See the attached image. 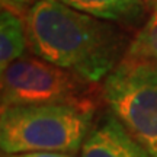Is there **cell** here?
<instances>
[{
    "mask_svg": "<svg viewBox=\"0 0 157 157\" xmlns=\"http://www.w3.org/2000/svg\"><path fill=\"white\" fill-rule=\"evenodd\" d=\"M102 98L135 140L157 157V66L124 57L108 74Z\"/></svg>",
    "mask_w": 157,
    "mask_h": 157,
    "instance_id": "obj_4",
    "label": "cell"
},
{
    "mask_svg": "<svg viewBox=\"0 0 157 157\" xmlns=\"http://www.w3.org/2000/svg\"><path fill=\"white\" fill-rule=\"evenodd\" d=\"M32 5L34 3H31V0H2V7H7L22 16H25V13Z\"/></svg>",
    "mask_w": 157,
    "mask_h": 157,
    "instance_id": "obj_9",
    "label": "cell"
},
{
    "mask_svg": "<svg viewBox=\"0 0 157 157\" xmlns=\"http://www.w3.org/2000/svg\"><path fill=\"white\" fill-rule=\"evenodd\" d=\"M76 10L112 23L132 25L144 16V0H58Z\"/></svg>",
    "mask_w": 157,
    "mask_h": 157,
    "instance_id": "obj_6",
    "label": "cell"
},
{
    "mask_svg": "<svg viewBox=\"0 0 157 157\" xmlns=\"http://www.w3.org/2000/svg\"><path fill=\"white\" fill-rule=\"evenodd\" d=\"M144 2H146V3H151L153 6H154V5L157 3V0H144Z\"/></svg>",
    "mask_w": 157,
    "mask_h": 157,
    "instance_id": "obj_11",
    "label": "cell"
},
{
    "mask_svg": "<svg viewBox=\"0 0 157 157\" xmlns=\"http://www.w3.org/2000/svg\"><path fill=\"white\" fill-rule=\"evenodd\" d=\"M125 58L148 61L157 66V3L151 15L129 42Z\"/></svg>",
    "mask_w": 157,
    "mask_h": 157,
    "instance_id": "obj_8",
    "label": "cell"
},
{
    "mask_svg": "<svg viewBox=\"0 0 157 157\" xmlns=\"http://www.w3.org/2000/svg\"><path fill=\"white\" fill-rule=\"evenodd\" d=\"M2 108L73 105L95 109L96 87L67 68L25 54L2 73Z\"/></svg>",
    "mask_w": 157,
    "mask_h": 157,
    "instance_id": "obj_3",
    "label": "cell"
},
{
    "mask_svg": "<svg viewBox=\"0 0 157 157\" xmlns=\"http://www.w3.org/2000/svg\"><path fill=\"white\" fill-rule=\"evenodd\" d=\"M93 108L28 105L2 108L0 147L5 154L78 151L93 127Z\"/></svg>",
    "mask_w": 157,
    "mask_h": 157,
    "instance_id": "obj_2",
    "label": "cell"
},
{
    "mask_svg": "<svg viewBox=\"0 0 157 157\" xmlns=\"http://www.w3.org/2000/svg\"><path fill=\"white\" fill-rule=\"evenodd\" d=\"M23 19L34 56L92 83L105 80L128 50L127 38L115 23L58 0H36Z\"/></svg>",
    "mask_w": 157,
    "mask_h": 157,
    "instance_id": "obj_1",
    "label": "cell"
},
{
    "mask_svg": "<svg viewBox=\"0 0 157 157\" xmlns=\"http://www.w3.org/2000/svg\"><path fill=\"white\" fill-rule=\"evenodd\" d=\"M28 35L22 15L2 7L0 12V71L26 54Z\"/></svg>",
    "mask_w": 157,
    "mask_h": 157,
    "instance_id": "obj_7",
    "label": "cell"
},
{
    "mask_svg": "<svg viewBox=\"0 0 157 157\" xmlns=\"http://www.w3.org/2000/svg\"><path fill=\"white\" fill-rule=\"evenodd\" d=\"M6 157H76V154L64 151H32L19 153V154H7Z\"/></svg>",
    "mask_w": 157,
    "mask_h": 157,
    "instance_id": "obj_10",
    "label": "cell"
},
{
    "mask_svg": "<svg viewBox=\"0 0 157 157\" xmlns=\"http://www.w3.org/2000/svg\"><path fill=\"white\" fill-rule=\"evenodd\" d=\"M80 151L82 157H151L115 115L92 127Z\"/></svg>",
    "mask_w": 157,
    "mask_h": 157,
    "instance_id": "obj_5",
    "label": "cell"
}]
</instances>
